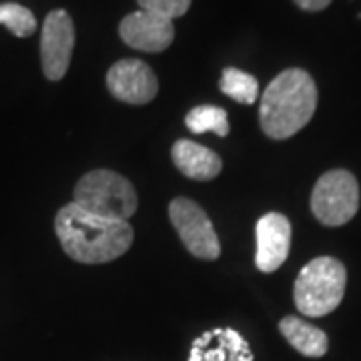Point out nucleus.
<instances>
[{
    "mask_svg": "<svg viewBox=\"0 0 361 361\" xmlns=\"http://www.w3.org/2000/svg\"><path fill=\"white\" fill-rule=\"evenodd\" d=\"M169 217L187 251L199 259H219L221 243L207 213L191 199L177 197L169 205Z\"/></svg>",
    "mask_w": 361,
    "mask_h": 361,
    "instance_id": "6",
    "label": "nucleus"
},
{
    "mask_svg": "<svg viewBox=\"0 0 361 361\" xmlns=\"http://www.w3.org/2000/svg\"><path fill=\"white\" fill-rule=\"evenodd\" d=\"M221 90L241 104H253L259 97V82L253 75H249L241 68L227 66L221 73Z\"/></svg>",
    "mask_w": 361,
    "mask_h": 361,
    "instance_id": "15",
    "label": "nucleus"
},
{
    "mask_svg": "<svg viewBox=\"0 0 361 361\" xmlns=\"http://www.w3.org/2000/svg\"><path fill=\"white\" fill-rule=\"evenodd\" d=\"M137 2H139L141 11L159 14L169 20L183 16L191 6V0H137Z\"/></svg>",
    "mask_w": 361,
    "mask_h": 361,
    "instance_id": "17",
    "label": "nucleus"
},
{
    "mask_svg": "<svg viewBox=\"0 0 361 361\" xmlns=\"http://www.w3.org/2000/svg\"><path fill=\"white\" fill-rule=\"evenodd\" d=\"M279 331L291 343V348L297 349L305 357H323L329 348V339L319 327L303 322L301 317L287 315L279 322Z\"/></svg>",
    "mask_w": 361,
    "mask_h": 361,
    "instance_id": "13",
    "label": "nucleus"
},
{
    "mask_svg": "<svg viewBox=\"0 0 361 361\" xmlns=\"http://www.w3.org/2000/svg\"><path fill=\"white\" fill-rule=\"evenodd\" d=\"M317 109V85L303 68H287L273 78L261 97L259 123L263 133L283 141L311 121Z\"/></svg>",
    "mask_w": 361,
    "mask_h": 361,
    "instance_id": "2",
    "label": "nucleus"
},
{
    "mask_svg": "<svg viewBox=\"0 0 361 361\" xmlns=\"http://www.w3.org/2000/svg\"><path fill=\"white\" fill-rule=\"evenodd\" d=\"M106 87L111 94L123 103L147 104L157 97L159 80L147 63L137 59H123L111 66L106 75Z\"/></svg>",
    "mask_w": 361,
    "mask_h": 361,
    "instance_id": "8",
    "label": "nucleus"
},
{
    "mask_svg": "<svg viewBox=\"0 0 361 361\" xmlns=\"http://www.w3.org/2000/svg\"><path fill=\"white\" fill-rule=\"evenodd\" d=\"M0 25H4L14 37L28 39L37 32V18L30 8L16 2H2L0 4Z\"/></svg>",
    "mask_w": 361,
    "mask_h": 361,
    "instance_id": "16",
    "label": "nucleus"
},
{
    "mask_svg": "<svg viewBox=\"0 0 361 361\" xmlns=\"http://www.w3.org/2000/svg\"><path fill=\"white\" fill-rule=\"evenodd\" d=\"M171 157H173L175 167L179 169L185 177L195 180L215 179L223 169L221 157L217 153L187 139H180L173 145Z\"/></svg>",
    "mask_w": 361,
    "mask_h": 361,
    "instance_id": "12",
    "label": "nucleus"
},
{
    "mask_svg": "<svg viewBox=\"0 0 361 361\" xmlns=\"http://www.w3.org/2000/svg\"><path fill=\"white\" fill-rule=\"evenodd\" d=\"M360 209V185L345 169L322 175L311 193V211L327 227H341L355 217Z\"/></svg>",
    "mask_w": 361,
    "mask_h": 361,
    "instance_id": "5",
    "label": "nucleus"
},
{
    "mask_svg": "<svg viewBox=\"0 0 361 361\" xmlns=\"http://www.w3.org/2000/svg\"><path fill=\"white\" fill-rule=\"evenodd\" d=\"M255 265L263 273H273L285 263L291 247V223L281 213H267L257 221Z\"/></svg>",
    "mask_w": 361,
    "mask_h": 361,
    "instance_id": "10",
    "label": "nucleus"
},
{
    "mask_svg": "<svg viewBox=\"0 0 361 361\" xmlns=\"http://www.w3.org/2000/svg\"><path fill=\"white\" fill-rule=\"evenodd\" d=\"M73 203L103 219L129 221L139 207V197L129 179L109 169H97L80 177Z\"/></svg>",
    "mask_w": 361,
    "mask_h": 361,
    "instance_id": "4",
    "label": "nucleus"
},
{
    "mask_svg": "<svg viewBox=\"0 0 361 361\" xmlns=\"http://www.w3.org/2000/svg\"><path fill=\"white\" fill-rule=\"evenodd\" d=\"M118 35L130 49L142 52H163L173 44L175 26H173V20L163 18L159 14L137 11V13L127 14L121 20Z\"/></svg>",
    "mask_w": 361,
    "mask_h": 361,
    "instance_id": "9",
    "label": "nucleus"
},
{
    "mask_svg": "<svg viewBox=\"0 0 361 361\" xmlns=\"http://www.w3.org/2000/svg\"><path fill=\"white\" fill-rule=\"evenodd\" d=\"M54 233L66 255L87 265L115 261L129 251L135 239L127 221L97 217L75 203H68L56 213Z\"/></svg>",
    "mask_w": 361,
    "mask_h": 361,
    "instance_id": "1",
    "label": "nucleus"
},
{
    "mask_svg": "<svg viewBox=\"0 0 361 361\" xmlns=\"http://www.w3.org/2000/svg\"><path fill=\"white\" fill-rule=\"evenodd\" d=\"M185 125L191 133H215L217 137H227L229 135V118L227 111L215 106V104H201L191 109L185 116Z\"/></svg>",
    "mask_w": 361,
    "mask_h": 361,
    "instance_id": "14",
    "label": "nucleus"
},
{
    "mask_svg": "<svg viewBox=\"0 0 361 361\" xmlns=\"http://www.w3.org/2000/svg\"><path fill=\"white\" fill-rule=\"evenodd\" d=\"M75 49V25L66 11H52L42 23L40 63L44 77L56 82L65 77Z\"/></svg>",
    "mask_w": 361,
    "mask_h": 361,
    "instance_id": "7",
    "label": "nucleus"
},
{
    "mask_svg": "<svg viewBox=\"0 0 361 361\" xmlns=\"http://www.w3.org/2000/svg\"><path fill=\"white\" fill-rule=\"evenodd\" d=\"M299 8L310 11V13H319L323 8H327L331 4V0H293Z\"/></svg>",
    "mask_w": 361,
    "mask_h": 361,
    "instance_id": "18",
    "label": "nucleus"
},
{
    "mask_svg": "<svg viewBox=\"0 0 361 361\" xmlns=\"http://www.w3.org/2000/svg\"><path fill=\"white\" fill-rule=\"evenodd\" d=\"M189 361H253V351L239 331L215 327L195 339Z\"/></svg>",
    "mask_w": 361,
    "mask_h": 361,
    "instance_id": "11",
    "label": "nucleus"
},
{
    "mask_svg": "<svg viewBox=\"0 0 361 361\" xmlns=\"http://www.w3.org/2000/svg\"><path fill=\"white\" fill-rule=\"evenodd\" d=\"M345 285L348 271L339 259H311L297 275L293 301L303 315L323 317L339 307L345 295Z\"/></svg>",
    "mask_w": 361,
    "mask_h": 361,
    "instance_id": "3",
    "label": "nucleus"
}]
</instances>
